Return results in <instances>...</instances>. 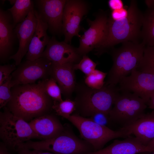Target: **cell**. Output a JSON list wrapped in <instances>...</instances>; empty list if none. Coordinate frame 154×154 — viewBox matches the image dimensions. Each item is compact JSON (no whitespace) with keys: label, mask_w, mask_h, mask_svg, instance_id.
Returning <instances> with one entry per match:
<instances>
[{"label":"cell","mask_w":154,"mask_h":154,"mask_svg":"<svg viewBox=\"0 0 154 154\" xmlns=\"http://www.w3.org/2000/svg\"><path fill=\"white\" fill-rule=\"evenodd\" d=\"M66 0H36L34 9L40 19L48 25L50 33L54 35L62 33V17Z\"/></svg>","instance_id":"obj_10"},{"label":"cell","mask_w":154,"mask_h":154,"mask_svg":"<svg viewBox=\"0 0 154 154\" xmlns=\"http://www.w3.org/2000/svg\"><path fill=\"white\" fill-rule=\"evenodd\" d=\"M8 1L10 2V4L13 5L15 3V0H8Z\"/></svg>","instance_id":"obj_39"},{"label":"cell","mask_w":154,"mask_h":154,"mask_svg":"<svg viewBox=\"0 0 154 154\" xmlns=\"http://www.w3.org/2000/svg\"><path fill=\"white\" fill-rule=\"evenodd\" d=\"M141 39L145 46H154V7L143 13Z\"/></svg>","instance_id":"obj_22"},{"label":"cell","mask_w":154,"mask_h":154,"mask_svg":"<svg viewBox=\"0 0 154 154\" xmlns=\"http://www.w3.org/2000/svg\"><path fill=\"white\" fill-rule=\"evenodd\" d=\"M34 11L37 19V25L25 55L26 60L30 61L41 57L50 39L47 33V25L40 19L35 9Z\"/></svg>","instance_id":"obj_21"},{"label":"cell","mask_w":154,"mask_h":154,"mask_svg":"<svg viewBox=\"0 0 154 154\" xmlns=\"http://www.w3.org/2000/svg\"><path fill=\"white\" fill-rule=\"evenodd\" d=\"M78 129L81 137L93 147L94 151L100 150L112 140L130 136L129 132L120 129L114 131L108 127L101 125L89 118L75 113L67 119Z\"/></svg>","instance_id":"obj_6"},{"label":"cell","mask_w":154,"mask_h":154,"mask_svg":"<svg viewBox=\"0 0 154 154\" xmlns=\"http://www.w3.org/2000/svg\"><path fill=\"white\" fill-rule=\"evenodd\" d=\"M11 92V99L6 107L27 122L52 110L53 101L45 92L42 80L37 83L15 85Z\"/></svg>","instance_id":"obj_1"},{"label":"cell","mask_w":154,"mask_h":154,"mask_svg":"<svg viewBox=\"0 0 154 154\" xmlns=\"http://www.w3.org/2000/svg\"><path fill=\"white\" fill-rule=\"evenodd\" d=\"M147 104L150 108L154 110V94L151 97Z\"/></svg>","instance_id":"obj_36"},{"label":"cell","mask_w":154,"mask_h":154,"mask_svg":"<svg viewBox=\"0 0 154 154\" xmlns=\"http://www.w3.org/2000/svg\"><path fill=\"white\" fill-rule=\"evenodd\" d=\"M97 64L90 59L86 55L83 56L80 61L75 64V70H79L84 73L85 76L91 74L96 69Z\"/></svg>","instance_id":"obj_29"},{"label":"cell","mask_w":154,"mask_h":154,"mask_svg":"<svg viewBox=\"0 0 154 154\" xmlns=\"http://www.w3.org/2000/svg\"><path fill=\"white\" fill-rule=\"evenodd\" d=\"M151 154H154V153H153Z\"/></svg>","instance_id":"obj_40"},{"label":"cell","mask_w":154,"mask_h":154,"mask_svg":"<svg viewBox=\"0 0 154 154\" xmlns=\"http://www.w3.org/2000/svg\"><path fill=\"white\" fill-rule=\"evenodd\" d=\"M137 70L154 74V46H145L142 60Z\"/></svg>","instance_id":"obj_25"},{"label":"cell","mask_w":154,"mask_h":154,"mask_svg":"<svg viewBox=\"0 0 154 154\" xmlns=\"http://www.w3.org/2000/svg\"><path fill=\"white\" fill-rule=\"evenodd\" d=\"M52 62L43 57L35 60H26L21 63L12 73V80L15 86L35 83L51 77Z\"/></svg>","instance_id":"obj_9"},{"label":"cell","mask_w":154,"mask_h":154,"mask_svg":"<svg viewBox=\"0 0 154 154\" xmlns=\"http://www.w3.org/2000/svg\"><path fill=\"white\" fill-rule=\"evenodd\" d=\"M44 58L52 63L62 64L67 62L78 63L82 57L77 48L64 41L59 42L52 37L40 57Z\"/></svg>","instance_id":"obj_15"},{"label":"cell","mask_w":154,"mask_h":154,"mask_svg":"<svg viewBox=\"0 0 154 154\" xmlns=\"http://www.w3.org/2000/svg\"><path fill=\"white\" fill-rule=\"evenodd\" d=\"M147 104L135 94L121 92L109 114L111 121L121 126H128L145 113Z\"/></svg>","instance_id":"obj_8"},{"label":"cell","mask_w":154,"mask_h":154,"mask_svg":"<svg viewBox=\"0 0 154 154\" xmlns=\"http://www.w3.org/2000/svg\"><path fill=\"white\" fill-rule=\"evenodd\" d=\"M15 64H7L0 66V85L5 82L16 69Z\"/></svg>","instance_id":"obj_30"},{"label":"cell","mask_w":154,"mask_h":154,"mask_svg":"<svg viewBox=\"0 0 154 154\" xmlns=\"http://www.w3.org/2000/svg\"><path fill=\"white\" fill-rule=\"evenodd\" d=\"M120 92L134 94L147 104L154 94V74L133 70L119 83Z\"/></svg>","instance_id":"obj_12"},{"label":"cell","mask_w":154,"mask_h":154,"mask_svg":"<svg viewBox=\"0 0 154 154\" xmlns=\"http://www.w3.org/2000/svg\"><path fill=\"white\" fill-rule=\"evenodd\" d=\"M42 81L45 92L53 101L59 102L63 100L60 89L53 78L51 77Z\"/></svg>","instance_id":"obj_26"},{"label":"cell","mask_w":154,"mask_h":154,"mask_svg":"<svg viewBox=\"0 0 154 154\" xmlns=\"http://www.w3.org/2000/svg\"><path fill=\"white\" fill-rule=\"evenodd\" d=\"M11 75L0 85V108L5 107L12 98L11 88L15 86Z\"/></svg>","instance_id":"obj_28"},{"label":"cell","mask_w":154,"mask_h":154,"mask_svg":"<svg viewBox=\"0 0 154 154\" xmlns=\"http://www.w3.org/2000/svg\"><path fill=\"white\" fill-rule=\"evenodd\" d=\"M147 146L152 150L154 153V139L149 143Z\"/></svg>","instance_id":"obj_38"},{"label":"cell","mask_w":154,"mask_h":154,"mask_svg":"<svg viewBox=\"0 0 154 154\" xmlns=\"http://www.w3.org/2000/svg\"><path fill=\"white\" fill-rule=\"evenodd\" d=\"M52 109L55 115L67 119L75 111L76 104L70 99H66L59 102L53 101Z\"/></svg>","instance_id":"obj_24"},{"label":"cell","mask_w":154,"mask_h":154,"mask_svg":"<svg viewBox=\"0 0 154 154\" xmlns=\"http://www.w3.org/2000/svg\"><path fill=\"white\" fill-rule=\"evenodd\" d=\"M0 138L9 150L15 151L21 144L38 139L29 122L14 115L6 106L0 112Z\"/></svg>","instance_id":"obj_7"},{"label":"cell","mask_w":154,"mask_h":154,"mask_svg":"<svg viewBox=\"0 0 154 154\" xmlns=\"http://www.w3.org/2000/svg\"><path fill=\"white\" fill-rule=\"evenodd\" d=\"M116 86L105 84L100 89H93L87 86L84 82L76 83L74 91L75 113L86 118L98 112L109 114L121 92Z\"/></svg>","instance_id":"obj_3"},{"label":"cell","mask_w":154,"mask_h":154,"mask_svg":"<svg viewBox=\"0 0 154 154\" xmlns=\"http://www.w3.org/2000/svg\"><path fill=\"white\" fill-rule=\"evenodd\" d=\"M9 150L1 142L0 143V154H11Z\"/></svg>","instance_id":"obj_35"},{"label":"cell","mask_w":154,"mask_h":154,"mask_svg":"<svg viewBox=\"0 0 154 154\" xmlns=\"http://www.w3.org/2000/svg\"><path fill=\"white\" fill-rule=\"evenodd\" d=\"M108 19L104 12L99 13L93 21L87 19L89 28L80 38L77 50L82 57L94 49L104 40L107 34Z\"/></svg>","instance_id":"obj_11"},{"label":"cell","mask_w":154,"mask_h":154,"mask_svg":"<svg viewBox=\"0 0 154 154\" xmlns=\"http://www.w3.org/2000/svg\"><path fill=\"white\" fill-rule=\"evenodd\" d=\"M108 5L112 11L124 8L122 1L120 0H110L108 1Z\"/></svg>","instance_id":"obj_34"},{"label":"cell","mask_w":154,"mask_h":154,"mask_svg":"<svg viewBox=\"0 0 154 154\" xmlns=\"http://www.w3.org/2000/svg\"><path fill=\"white\" fill-rule=\"evenodd\" d=\"M37 23V19L34 8L24 20L17 24L15 28L19 46L17 52L10 57L9 60H13L16 66H18L21 63L22 59L26 54Z\"/></svg>","instance_id":"obj_14"},{"label":"cell","mask_w":154,"mask_h":154,"mask_svg":"<svg viewBox=\"0 0 154 154\" xmlns=\"http://www.w3.org/2000/svg\"><path fill=\"white\" fill-rule=\"evenodd\" d=\"M128 13V9L125 8L112 11L109 17L114 21L120 19L126 16Z\"/></svg>","instance_id":"obj_32"},{"label":"cell","mask_w":154,"mask_h":154,"mask_svg":"<svg viewBox=\"0 0 154 154\" xmlns=\"http://www.w3.org/2000/svg\"><path fill=\"white\" fill-rule=\"evenodd\" d=\"M153 151L143 145L136 137L131 136L123 140L116 139L107 147L86 154H137Z\"/></svg>","instance_id":"obj_19"},{"label":"cell","mask_w":154,"mask_h":154,"mask_svg":"<svg viewBox=\"0 0 154 154\" xmlns=\"http://www.w3.org/2000/svg\"><path fill=\"white\" fill-rule=\"evenodd\" d=\"M88 6L82 0H66L62 17V33L64 41L68 43L74 36L80 37V23L88 11Z\"/></svg>","instance_id":"obj_13"},{"label":"cell","mask_w":154,"mask_h":154,"mask_svg":"<svg viewBox=\"0 0 154 154\" xmlns=\"http://www.w3.org/2000/svg\"><path fill=\"white\" fill-rule=\"evenodd\" d=\"M143 17V13L138 8L136 0L131 1L125 17L116 21L108 17L107 34L103 41L94 49L95 54L100 56L120 43L139 42Z\"/></svg>","instance_id":"obj_2"},{"label":"cell","mask_w":154,"mask_h":154,"mask_svg":"<svg viewBox=\"0 0 154 154\" xmlns=\"http://www.w3.org/2000/svg\"><path fill=\"white\" fill-rule=\"evenodd\" d=\"M121 129L134 135L142 144L147 146L154 139V110L145 114L132 124Z\"/></svg>","instance_id":"obj_20"},{"label":"cell","mask_w":154,"mask_h":154,"mask_svg":"<svg viewBox=\"0 0 154 154\" xmlns=\"http://www.w3.org/2000/svg\"><path fill=\"white\" fill-rule=\"evenodd\" d=\"M122 43L119 48L111 50L113 64L105 82L106 85L116 86L122 78L137 69L142 60L145 46L142 42Z\"/></svg>","instance_id":"obj_4"},{"label":"cell","mask_w":154,"mask_h":154,"mask_svg":"<svg viewBox=\"0 0 154 154\" xmlns=\"http://www.w3.org/2000/svg\"><path fill=\"white\" fill-rule=\"evenodd\" d=\"M107 74L106 73L95 69L90 74L85 76L84 82L92 89H100L105 84L104 80Z\"/></svg>","instance_id":"obj_27"},{"label":"cell","mask_w":154,"mask_h":154,"mask_svg":"<svg viewBox=\"0 0 154 154\" xmlns=\"http://www.w3.org/2000/svg\"><path fill=\"white\" fill-rule=\"evenodd\" d=\"M13 21L8 11L0 9V61L7 62L12 56L15 42L17 38Z\"/></svg>","instance_id":"obj_16"},{"label":"cell","mask_w":154,"mask_h":154,"mask_svg":"<svg viewBox=\"0 0 154 154\" xmlns=\"http://www.w3.org/2000/svg\"><path fill=\"white\" fill-rule=\"evenodd\" d=\"M27 148L48 151L56 154H86L94 151L93 147L86 141L77 137L68 127L49 139L27 141L19 146L18 149Z\"/></svg>","instance_id":"obj_5"},{"label":"cell","mask_w":154,"mask_h":154,"mask_svg":"<svg viewBox=\"0 0 154 154\" xmlns=\"http://www.w3.org/2000/svg\"><path fill=\"white\" fill-rule=\"evenodd\" d=\"M34 8V3L33 0H15L13 6L7 9L11 15L14 27L23 21Z\"/></svg>","instance_id":"obj_23"},{"label":"cell","mask_w":154,"mask_h":154,"mask_svg":"<svg viewBox=\"0 0 154 154\" xmlns=\"http://www.w3.org/2000/svg\"><path fill=\"white\" fill-rule=\"evenodd\" d=\"M145 2L148 8L154 7V0H146Z\"/></svg>","instance_id":"obj_37"},{"label":"cell","mask_w":154,"mask_h":154,"mask_svg":"<svg viewBox=\"0 0 154 154\" xmlns=\"http://www.w3.org/2000/svg\"><path fill=\"white\" fill-rule=\"evenodd\" d=\"M75 64L52 62L51 77L57 83L65 99H70L76 84L74 68Z\"/></svg>","instance_id":"obj_17"},{"label":"cell","mask_w":154,"mask_h":154,"mask_svg":"<svg viewBox=\"0 0 154 154\" xmlns=\"http://www.w3.org/2000/svg\"><path fill=\"white\" fill-rule=\"evenodd\" d=\"M29 123L38 139L42 140L55 137L64 128L56 115L51 113L36 117Z\"/></svg>","instance_id":"obj_18"},{"label":"cell","mask_w":154,"mask_h":154,"mask_svg":"<svg viewBox=\"0 0 154 154\" xmlns=\"http://www.w3.org/2000/svg\"><path fill=\"white\" fill-rule=\"evenodd\" d=\"M16 152V154H56L48 151L27 148L20 149Z\"/></svg>","instance_id":"obj_33"},{"label":"cell","mask_w":154,"mask_h":154,"mask_svg":"<svg viewBox=\"0 0 154 154\" xmlns=\"http://www.w3.org/2000/svg\"><path fill=\"white\" fill-rule=\"evenodd\" d=\"M89 118L101 125L107 127L109 122L111 121L109 114L103 112H96Z\"/></svg>","instance_id":"obj_31"}]
</instances>
